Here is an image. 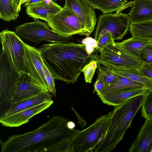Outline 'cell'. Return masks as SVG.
Returning <instances> with one entry per match:
<instances>
[{"mask_svg":"<svg viewBox=\"0 0 152 152\" xmlns=\"http://www.w3.org/2000/svg\"><path fill=\"white\" fill-rule=\"evenodd\" d=\"M97 48L98 51L110 44L115 43L111 33L109 31L100 35L97 40Z\"/></svg>","mask_w":152,"mask_h":152,"instance_id":"cell-29","label":"cell"},{"mask_svg":"<svg viewBox=\"0 0 152 152\" xmlns=\"http://www.w3.org/2000/svg\"><path fill=\"white\" fill-rule=\"evenodd\" d=\"M145 95L133 97L124 103L114 106L109 112L108 124L104 137L94 152H109L123 139L132 121L143 104Z\"/></svg>","mask_w":152,"mask_h":152,"instance_id":"cell-3","label":"cell"},{"mask_svg":"<svg viewBox=\"0 0 152 152\" xmlns=\"http://www.w3.org/2000/svg\"><path fill=\"white\" fill-rule=\"evenodd\" d=\"M115 74L125 77L142 83L147 89L152 91V82L142 74L138 68L125 66H104Z\"/></svg>","mask_w":152,"mask_h":152,"instance_id":"cell-19","label":"cell"},{"mask_svg":"<svg viewBox=\"0 0 152 152\" xmlns=\"http://www.w3.org/2000/svg\"><path fill=\"white\" fill-rule=\"evenodd\" d=\"M23 0H11L12 6L15 10L19 12Z\"/></svg>","mask_w":152,"mask_h":152,"instance_id":"cell-35","label":"cell"},{"mask_svg":"<svg viewBox=\"0 0 152 152\" xmlns=\"http://www.w3.org/2000/svg\"><path fill=\"white\" fill-rule=\"evenodd\" d=\"M97 68L99 71L101 72L103 75L105 84V86L113 84L118 80V78L116 74L98 62L97 63Z\"/></svg>","mask_w":152,"mask_h":152,"instance_id":"cell-26","label":"cell"},{"mask_svg":"<svg viewBox=\"0 0 152 152\" xmlns=\"http://www.w3.org/2000/svg\"><path fill=\"white\" fill-rule=\"evenodd\" d=\"M116 75L118 78V81L113 84L105 86L99 93L97 94L98 95L106 92L146 88L144 85L141 83L132 80L124 76Z\"/></svg>","mask_w":152,"mask_h":152,"instance_id":"cell-21","label":"cell"},{"mask_svg":"<svg viewBox=\"0 0 152 152\" xmlns=\"http://www.w3.org/2000/svg\"><path fill=\"white\" fill-rule=\"evenodd\" d=\"M24 45V64L26 72L37 83L48 90L43 69L44 62L40 49L25 43Z\"/></svg>","mask_w":152,"mask_h":152,"instance_id":"cell-11","label":"cell"},{"mask_svg":"<svg viewBox=\"0 0 152 152\" xmlns=\"http://www.w3.org/2000/svg\"><path fill=\"white\" fill-rule=\"evenodd\" d=\"M67 126L70 129H74L75 128V124L73 121H69L67 123Z\"/></svg>","mask_w":152,"mask_h":152,"instance_id":"cell-37","label":"cell"},{"mask_svg":"<svg viewBox=\"0 0 152 152\" xmlns=\"http://www.w3.org/2000/svg\"><path fill=\"white\" fill-rule=\"evenodd\" d=\"M148 90L145 88L128 89L106 92L98 96L103 103L114 107L124 103L133 97L145 95Z\"/></svg>","mask_w":152,"mask_h":152,"instance_id":"cell-15","label":"cell"},{"mask_svg":"<svg viewBox=\"0 0 152 152\" xmlns=\"http://www.w3.org/2000/svg\"><path fill=\"white\" fill-rule=\"evenodd\" d=\"M22 72L15 67L1 49L0 55V104L8 103L16 84Z\"/></svg>","mask_w":152,"mask_h":152,"instance_id":"cell-9","label":"cell"},{"mask_svg":"<svg viewBox=\"0 0 152 152\" xmlns=\"http://www.w3.org/2000/svg\"><path fill=\"white\" fill-rule=\"evenodd\" d=\"M130 19L128 14L120 12L115 14H103L98 18L94 34L97 40L99 35L106 31L110 32L115 40H121L129 29Z\"/></svg>","mask_w":152,"mask_h":152,"instance_id":"cell-7","label":"cell"},{"mask_svg":"<svg viewBox=\"0 0 152 152\" xmlns=\"http://www.w3.org/2000/svg\"><path fill=\"white\" fill-rule=\"evenodd\" d=\"M133 5L128 14L131 23L152 20V0H133Z\"/></svg>","mask_w":152,"mask_h":152,"instance_id":"cell-18","label":"cell"},{"mask_svg":"<svg viewBox=\"0 0 152 152\" xmlns=\"http://www.w3.org/2000/svg\"><path fill=\"white\" fill-rule=\"evenodd\" d=\"M48 92V90L37 83L27 73L22 72L16 84L8 104L24 100Z\"/></svg>","mask_w":152,"mask_h":152,"instance_id":"cell-12","label":"cell"},{"mask_svg":"<svg viewBox=\"0 0 152 152\" xmlns=\"http://www.w3.org/2000/svg\"><path fill=\"white\" fill-rule=\"evenodd\" d=\"M19 12L13 8L11 0H0V18L9 22L17 20Z\"/></svg>","mask_w":152,"mask_h":152,"instance_id":"cell-23","label":"cell"},{"mask_svg":"<svg viewBox=\"0 0 152 152\" xmlns=\"http://www.w3.org/2000/svg\"><path fill=\"white\" fill-rule=\"evenodd\" d=\"M151 43L152 44V40H151Z\"/></svg>","mask_w":152,"mask_h":152,"instance_id":"cell-38","label":"cell"},{"mask_svg":"<svg viewBox=\"0 0 152 152\" xmlns=\"http://www.w3.org/2000/svg\"></svg>","mask_w":152,"mask_h":152,"instance_id":"cell-39","label":"cell"},{"mask_svg":"<svg viewBox=\"0 0 152 152\" xmlns=\"http://www.w3.org/2000/svg\"><path fill=\"white\" fill-rule=\"evenodd\" d=\"M45 0H28L26 1L24 6L26 7L45 1Z\"/></svg>","mask_w":152,"mask_h":152,"instance_id":"cell-36","label":"cell"},{"mask_svg":"<svg viewBox=\"0 0 152 152\" xmlns=\"http://www.w3.org/2000/svg\"><path fill=\"white\" fill-rule=\"evenodd\" d=\"M63 8L73 10L80 22L91 34L96 19L94 9L85 0H65Z\"/></svg>","mask_w":152,"mask_h":152,"instance_id":"cell-13","label":"cell"},{"mask_svg":"<svg viewBox=\"0 0 152 152\" xmlns=\"http://www.w3.org/2000/svg\"><path fill=\"white\" fill-rule=\"evenodd\" d=\"M85 45L71 41L51 42L39 48L45 64L55 79L76 83L84 66L96 56L89 55Z\"/></svg>","mask_w":152,"mask_h":152,"instance_id":"cell-2","label":"cell"},{"mask_svg":"<svg viewBox=\"0 0 152 152\" xmlns=\"http://www.w3.org/2000/svg\"><path fill=\"white\" fill-rule=\"evenodd\" d=\"M116 43L127 53L141 60L140 52L145 47L151 43V40L132 37L122 42Z\"/></svg>","mask_w":152,"mask_h":152,"instance_id":"cell-20","label":"cell"},{"mask_svg":"<svg viewBox=\"0 0 152 152\" xmlns=\"http://www.w3.org/2000/svg\"><path fill=\"white\" fill-rule=\"evenodd\" d=\"M127 2V0H106L98 8L103 14L111 13L115 11L121 12Z\"/></svg>","mask_w":152,"mask_h":152,"instance_id":"cell-24","label":"cell"},{"mask_svg":"<svg viewBox=\"0 0 152 152\" xmlns=\"http://www.w3.org/2000/svg\"><path fill=\"white\" fill-rule=\"evenodd\" d=\"M94 9H98L106 0H85Z\"/></svg>","mask_w":152,"mask_h":152,"instance_id":"cell-34","label":"cell"},{"mask_svg":"<svg viewBox=\"0 0 152 152\" xmlns=\"http://www.w3.org/2000/svg\"><path fill=\"white\" fill-rule=\"evenodd\" d=\"M140 54L141 60L143 63H152V44L149 43L145 47Z\"/></svg>","mask_w":152,"mask_h":152,"instance_id":"cell-30","label":"cell"},{"mask_svg":"<svg viewBox=\"0 0 152 152\" xmlns=\"http://www.w3.org/2000/svg\"><path fill=\"white\" fill-rule=\"evenodd\" d=\"M141 107L142 117L145 119L152 120V91L148 90L145 95Z\"/></svg>","mask_w":152,"mask_h":152,"instance_id":"cell-25","label":"cell"},{"mask_svg":"<svg viewBox=\"0 0 152 152\" xmlns=\"http://www.w3.org/2000/svg\"><path fill=\"white\" fill-rule=\"evenodd\" d=\"M97 63L96 58L94 59L86 65L83 68L82 72L84 75L85 80L86 83H91L92 78L97 67Z\"/></svg>","mask_w":152,"mask_h":152,"instance_id":"cell-27","label":"cell"},{"mask_svg":"<svg viewBox=\"0 0 152 152\" xmlns=\"http://www.w3.org/2000/svg\"><path fill=\"white\" fill-rule=\"evenodd\" d=\"M69 120L52 117L37 129L9 136L1 144V152H73L72 143L80 130L70 129Z\"/></svg>","mask_w":152,"mask_h":152,"instance_id":"cell-1","label":"cell"},{"mask_svg":"<svg viewBox=\"0 0 152 152\" xmlns=\"http://www.w3.org/2000/svg\"><path fill=\"white\" fill-rule=\"evenodd\" d=\"M53 103L52 100L27 109L11 115L0 117V123L7 127H18L27 124L33 116L48 109Z\"/></svg>","mask_w":152,"mask_h":152,"instance_id":"cell-14","label":"cell"},{"mask_svg":"<svg viewBox=\"0 0 152 152\" xmlns=\"http://www.w3.org/2000/svg\"><path fill=\"white\" fill-rule=\"evenodd\" d=\"M82 44L85 45V49L88 54L91 55L95 49L97 48V41L95 39L87 37L82 40Z\"/></svg>","mask_w":152,"mask_h":152,"instance_id":"cell-31","label":"cell"},{"mask_svg":"<svg viewBox=\"0 0 152 152\" xmlns=\"http://www.w3.org/2000/svg\"><path fill=\"white\" fill-rule=\"evenodd\" d=\"M129 31L132 37L147 40H152V20L130 23Z\"/></svg>","mask_w":152,"mask_h":152,"instance_id":"cell-22","label":"cell"},{"mask_svg":"<svg viewBox=\"0 0 152 152\" xmlns=\"http://www.w3.org/2000/svg\"><path fill=\"white\" fill-rule=\"evenodd\" d=\"M34 21L26 22L16 26L15 32L22 39L38 44L42 41L51 42L71 41L72 39L63 37L53 31L47 23L34 18Z\"/></svg>","mask_w":152,"mask_h":152,"instance_id":"cell-6","label":"cell"},{"mask_svg":"<svg viewBox=\"0 0 152 152\" xmlns=\"http://www.w3.org/2000/svg\"><path fill=\"white\" fill-rule=\"evenodd\" d=\"M62 9L61 6L53 0L49 3L45 1L26 7V12L33 18L45 21L50 16L60 12Z\"/></svg>","mask_w":152,"mask_h":152,"instance_id":"cell-17","label":"cell"},{"mask_svg":"<svg viewBox=\"0 0 152 152\" xmlns=\"http://www.w3.org/2000/svg\"><path fill=\"white\" fill-rule=\"evenodd\" d=\"M105 84L102 73L99 71V73L96 80L94 84V91L93 93H99L104 87Z\"/></svg>","mask_w":152,"mask_h":152,"instance_id":"cell-32","label":"cell"},{"mask_svg":"<svg viewBox=\"0 0 152 152\" xmlns=\"http://www.w3.org/2000/svg\"><path fill=\"white\" fill-rule=\"evenodd\" d=\"M43 69L49 92L54 97H56V91L55 83V79L44 62L43 64Z\"/></svg>","mask_w":152,"mask_h":152,"instance_id":"cell-28","label":"cell"},{"mask_svg":"<svg viewBox=\"0 0 152 152\" xmlns=\"http://www.w3.org/2000/svg\"><path fill=\"white\" fill-rule=\"evenodd\" d=\"M46 21L53 31L63 37L76 34L88 37L91 34L70 9L62 7L60 12L49 17Z\"/></svg>","mask_w":152,"mask_h":152,"instance_id":"cell-5","label":"cell"},{"mask_svg":"<svg viewBox=\"0 0 152 152\" xmlns=\"http://www.w3.org/2000/svg\"><path fill=\"white\" fill-rule=\"evenodd\" d=\"M138 69L142 74L152 82V63H143L142 66Z\"/></svg>","mask_w":152,"mask_h":152,"instance_id":"cell-33","label":"cell"},{"mask_svg":"<svg viewBox=\"0 0 152 152\" xmlns=\"http://www.w3.org/2000/svg\"><path fill=\"white\" fill-rule=\"evenodd\" d=\"M109 117V112L97 118L86 128L80 131L72 141L73 152H94L106 132Z\"/></svg>","mask_w":152,"mask_h":152,"instance_id":"cell-4","label":"cell"},{"mask_svg":"<svg viewBox=\"0 0 152 152\" xmlns=\"http://www.w3.org/2000/svg\"><path fill=\"white\" fill-rule=\"evenodd\" d=\"M1 49L19 71L26 72L24 64L25 43L15 32L6 29L0 33Z\"/></svg>","mask_w":152,"mask_h":152,"instance_id":"cell-10","label":"cell"},{"mask_svg":"<svg viewBox=\"0 0 152 152\" xmlns=\"http://www.w3.org/2000/svg\"><path fill=\"white\" fill-rule=\"evenodd\" d=\"M152 150V120L145 119L129 152H149Z\"/></svg>","mask_w":152,"mask_h":152,"instance_id":"cell-16","label":"cell"},{"mask_svg":"<svg viewBox=\"0 0 152 152\" xmlns=\"http://www.w3.org/2000/svg\"><path fill=\"white\" fill-rule=\"evenodd\" d=\"M98 62L104 66H125L139 68L143 64L140 60L129 55L117 44H110L98 51Z\"/></svg>","mask_w":152,"mask_h":152,"instance_id":"cell-8","label":"cell"}]
</instances>
